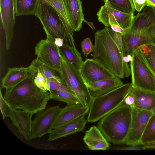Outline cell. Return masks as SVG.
Returning <instances> with one entry per match:
<instances>
[{
    "mask_svg": "<svg viewBox=\"0 0 155 155\" xmlns=\"http://www.w3.org/2000/svg\"><path fill=\"white\" fill-rule=\"evenodd\" d=\"M4 98L11 108L33 114L45 109L51 99L49 92L42 91L36 85L34 76L30 73L17 84L6 89Z\"/></svg>",
    "mask_w": 155,
    "mask_h": 155,
    "instance_id": "obj_1",
    "label": "cell"
},
{
    "mask_svg": "<svg viewBox=\"0 0 155 155\" xmlns=\"http://www.w3.org/2000/svg\"><path fill=\"white\" fill-rule=\"evenodd\" d=\"M108 28L105 27L95 33L93 59L114 76L120 78L127 77L131 74L130 68L124 61V56L112 39Z\"/></svg>",
    "mask_w": 155,
    "mask_h": 155,
    "instance_id": "obj_2",
    "label": "cell"
},
{
    "mask_svg": "<svg viewBox=\"0 0 155 155\" xmlns=\"http://www.w3.org/2000/svg\"><path fill=\"white\" fill-rule=\"evenodd\" d=\"M132 108L123 103L99 120L97 127L109 142L124 144L131 124Z\"/></svg>",
    "mask_w": 155,
    "mask_h": 155,
    "instance_id": "obj_3",
    "label": "cell"
},
{
    "mask_svg": "<svg viewBox=\"0 0 155 155\" xmlns=\"http://www.w3.org/2000/svg\"><path fill=\"white\" fill-rule=\"evenodd\" d=\"M132 87L128 83L108 93L93 97L89 107L87 121L96 122L121 104Z\"/></svg>",
    "mask_w": 155,
    "mask_h": 155,
    "instance_id": "obj_4",
    "label": "cell"
},
{
    "mask_svg": "<svg viewBox=\"0 0 155 155\" xmlns=\"http://www.w3.org/2000/svg\"><path fill=\"white\" fill-rule=\"evenodd\" d=\"M35 15L40 21L47 37L63 39L64 44L75 45L73 36L67 30L57 12L50 5L40 2Z\"/></svg>",
    "mask_w": 155,
    "mask_h": 155,
    "instance_id": "obj_5",
    "label": "cell"
},
{
    "mask_svg": "<svg viewBox=\"0 0 155 155\" xmlns=\"http://www.w3.org/2000/svg\"><path fill=\"white\" fill-rule=\"evenodd\" d=\"M61 57L62 63L60 75L61 78L77 97L81 104L90 107L93 97L90 93L80 70L74 67L61 55Z\"/></svg>",
    "mask_w": 155,
    "mask_h": 155,
    "instance_id": "obj_6",
    "label": "cell"
},
{
    "mask_svg": "<svg viewBox=\"0 0 155 155\" xmlns=\"http://www.w3.org/2000/svg\"><path fill=\"white\" fill-rule=\"evenodd\" d=\"M130 70L133 88L155 92V77L137 50L132 55Z\"/></svg>",
    "mask_w": 155,
    "mask_h": 155,
    "instance_id": "obj_7",
    "label": "cell"
},
{
    "mask_svg": "<svg viewBox=\"0 0 155 155\" xmlns=\"http://www.w3.org/2000/svg\"><path fill=\"white\" fill-rule=\"evenodd\" d=\"M36 59L60 74L61 66V58L59 48L53 40L49 38L41 39L35 48Z\"/></svg>",
    "mask_w": 155,
    "mask_h": 155,
    "instance_id": "obj_8",
    "label": "cell"
},
{
    "mask_svg": "<svg viewBox=\"0 0 155 155\" xmlns=\"http://www.w3.org/2000/svg\"><path fill=\"white\" fill-rule=\"evenodd\" d=\"M60 108V105L50 107L36 114L32 123L33 138L41 137L51 132Z\"/></svg>",
    "mask_w": 155,
    "mask_h": 155,
    "instance_id": "obj_9",
    "label": "cell"
},
{
    "mask_svg": "<svg viewBox=\"0 0 155 155\" xmlns=\"http://www.w3.org/2000/svg\"><path fill=\"white\" fill-rule=\"evenodd\" d=\"M153 112L134 107L132 108L130 128L124 144L141 145V140L146 125Z\"/></svg>",
    "mask_w": 155,
    "mask_h": 155,
    "instance_id": "obj_10",
    "label": "cell"
},
{
    "mask_svg": "<svg viewBox=\"0 0 155 155\" xmlns=\"http://www.w3.org/2000/svg\"><path fill=\"white\" fill-rule=\"evenodd\" d=\"M99 21L105 27L111 25H119L125 30L131 28L134 17V14L125 13L110 8L105 5L102 6L97 14Z\"/></svg>",
    "mask_w": 155,
    "mask_h": 155,
    "instance_id": "obj_11",
    "label": "cell"
},
{
    "mask_svg": "<svg viewBox=\"0 0 155 155\" xmlns=\"http://www.w3.org/2000/svg\"><path fill=\"white\" fill-rule=\"evenodd\" d=\"M1 22L5 32L6 48H9L14 35L15 25L14 0H0Z\"/></svg>",
    "mask_w": 155,
    "mask_h": 155,
    "instance_id": "obj_12",
    "label": "cell"
},
{
    "mask_svg": "<svg viewBox=\"0 0 155 155\" xmlns=\"http://www.w3.org/2000/svg\"><path fill=\"white\" fill-rule=\"evenodd\" d=\"M33 114L25 111L11 107L8 117L19 133L28 141L33 138L31 129Z\"/></svg>",
    "mask_w": 155,
    "mask_h": 155,
    "instance_id": "obj_13",
    "label": "cell"
},
{
    "mask_svg": "<svg viewBox=\"0 0 155 155\" xmlns=\"http://www.w3.org/2000/svg\"><path fill=\"white\" fill-rule=\"evenodd\" d=\"M87 83L96 81L114 76L107 69L92 59H86L80 69Z\"/></svg>",
    "mask_w": 155,
    "mask_h": 155,
    "instance_id": "obj_14",
    "label": "cell"
},
{
    "mask_svg": "<svg viewBox=\"0 0 155 155\" xmlns=\"http://www.w3.org/2000/svg\"><path fill=\"white\" fill-rule=\"evenodd\" d=\"M89 107L81 104H67L60 108L53 126V129L60 127L88 113Z\"/></svg>",
    "mask_w": 155,
    "mask_h": 155,
    "instance_id": "obj_15",
    "label": "cell"
},
{
    "mask_svg": "<svg viewBox=\"0 0 155 155\" xmlns=\"http://www.w3.org/2000/svg\"><path fill=\"white\" fill-rule=\"evenodd\" d=\"M85 116H82L60 127L53 129L49 133L48 140H54L84 130L88 122L85 119Z\"/></svg>",
    "mask_w": 155,
    "mask_h": 155,
    "instance_id": "obj_16",
    "label": "cell"
},
{
    "mask_svg": "<svg viewBox=\"0 0 155 155\" xmlns=\"http://www.w3.org/2000/svg\"><path fill=\"white\" fill-rule=\"evenodd\" d=\"M90 93L93 97L108 93L124 84L119 78L113 77L96 81L87 83Z\"/></svg>",
    "mask_w": 155,
    "mask_h": 155,
    "instance_id": "obj_17",
    "label": "cell"
},
{
    "mask_svg": "<svg viewBox=\"0 0 155 155\" xmlns=\"http://www.w3.org/2000/svg\"><path fill=\"white\" fill-rule=\"evenodd\" d=\"M83 140L88 149L91 150H105L110 146L109 142L95 126L91 127L85 131Z\"/></svg>",
    "mask_w": 155,
    "mask_h": 155,
    "instance_id": "obj_18",
    "label": "cell"
},
{
    "mask_svg": "<svg viewBox=\"0 0 155 155\" xmlns=\"http://www.w3.org/2000/svg\"><path fill=\"white\" fill-rule=\"evenodd\" d=\"M74 31H79L84 20L81 0H63Z\"/></svg>",
    "mask_w": 155,
    "mask_h": 155,
    "instance_id": "obj_19",
    "label": "cell"
},
{
    "mask_svg": "<svg viewBox=\"0 0 155 155\" xmlns=\"http://www.w3.org/2000/svg\"><path fill=\"white\" fill-rule=\"evenodd\" d=\"M135 98L134 107L140 109L155 112V92L132 88Z\"/></svg>",
    "mask_w": 155,
    "mask_h": 155,
    "instance_id": "obj_20",
    "label": "cell"
},
{
    "mask_svg": "<svg viewBox=\"0 0 155 155\" xmlns=\"http://www.w3.org/2000/svg\"><path fill=\"white\" fill-rule=\"evenodd\" d=\"M8 69L1 81L2 88L6 89L16 85L25 79L30 74L28 67L9 68Z\"/></svg>",
    "mask_w": 155,
    "mask_h": 155,
    "instance_id": "obj_21",
    "label": "cell"
},
{
    "mask_svg": "<svg viewBox=\"0 0 155 155\" xmlns=\"http://www.w3.org/2000/svg\"><path fill=\"white\" fill-rule=\"evenodd\" d=\"M60 55L74 67L80 70L84 62L81 54L75 46H71L64 44L59 48Z\"/></svg>",
    "mask_w": 155,
    "mask_h": 155,
    "instance_id": "obj_22",
    "label": "cell"
},
{
    "mask_svg": "<svg viewBox=\"0 0 155 155\" xmlns=\"http://www.w3.org/2000/svg\"><path fill=\"white\" fill-rule=\"evenodd\" d=\"M40 1L50 5L55 9L67 30L73 36L74 31L63 0H40Z\"/></svg>",
    "mask_w": 155,
    "mask_h": 155,
    "instance_id": "obj_23",
    "label": "cell"
},
{
    "mask_svg": "<svg viewBox=\"0 0 155 155\" xmlns=\"http://www.w3.org/2000/svg\"><path fill=\"white\" fill-rule=\"evenodd\" d=\"M16 16L35 15L40 0H14Z\"/></svg>",
    "mask_w": 155,
    "mask_h": 155,
    "instance_id": "obj_24",
    "label": "cell"
},
{
    "mask_svg": "<svg viewBox=\"0 0 155 155\" xmlns=\"http://www.w3.org/2000/svg\"><path fill=\"white\" fill-rule=\"evenodd\" d=\"M136 50L155 77V45H143Z\"/></svg>",
    "mask_w": 155,
    "mask_h": 155,
    "instance_id": "obj_25",
    "label": "cell"
},
{
    "mask_svg": "<svg viewBox=\"0 0 155 155\" xmlns=\"http://www.w3.org/2000/svg\"><path fill=\"white\" fill-rule=\"evenodd\" d=\"M31 64L39 69L48 81L58 82L66 85L58 72L36 58L32 61Z\"/></svg>",
    "mask_w": 155,
    "mask_h": 155,
    "instance_id": "obj_26",
    "label": "cell"
},
{
    "mask_svg": "<svg viewBox=\"0 0 155 155\" xmlns=\"http://www.w3.org/2000/svg\"><path fill=\"white\" fill-rule=\"evenodd\" d=\"M107 6L127 14H134L135 9L132 0H103Z\"/></svg>",
    "mask_w": 155,
    "mask_h": 155,
    "instance_id": "obj_27",
    "label": "cell"
},
{
    "mask_svg": "<svg viewBox=\"0 0 155 155\" xmlns=\"http://www.w3.org/2000/svg\"><path fill=\"white\" fill-rule=\"evenodd\" d=\"M51 99L62 101L67 104H81L80 102L74 94L65 91L50 90Z\"/></svg>",
    "mask_w": 155,
    "mask_h": 155,
    "instance_id": "obj_28",
    "label": "cell"
},
{
    "mask_svg": "<svg viewBox=\"0 0 155 155\" xmlns=\"http://www.w3.org/2000/svg\"><path fill=\"white\" fill-rule=\"evenodd\" d=\"M155 141V112L150 118L142 136L140 143L144 144Z\"/></svg>",
    "mask_w": 155,
    "mask_h": 155,
    "instance_id": "obj_29",
    "label": "cell"
},
{
    "mask_svg": "<svg viewBox=\"0 0 155 155\" xmlns=\"http://www.w3.org/2000/svg\"><path fill=\"white\" fill-rule=\"evenodd\" d=\"M28 67L30 73L34 76V81L36 85L42 91H49L48 80L46 78L39 69L31 64Z\"/></svg>",
    "mask_w": 155,
    "mask_h": 155,
    "instance_id": "obj_30",
    "label": "cell"
},
{
    "mask_svg": "<svg viewBox=\"0 0 155 155\" xmlns=\"http://www.w3.org/2000/svg\"><path fill=\"white\" fill-rule=\"evenodd\" d=\"M108 29L110 34L113 40L124 56H126V52L123 45V35L121 33L113 31L109 28Z\"/></svg>",
    "mask_w": 155,
    "mask_h": 155,
    "instance_id": "obj_31",
    "label": "cell"
},
{
    "mask_svg": "<svg viewBox=\"0 0 155 155\" xmlns=\"http://www.w3.org/2000/svg\"><path fill=\"white\" fill-rule=\"evenodd\" d=\"M81 44V51L85 57H87L91 52L94 51L95 46L93 44L89 38L84 39Z\"/></svg>",
    "mask_w": 155,
    "mask_h": 155,
    "instance_id": "obj_32",
    "label": "cell"
},
{
    "mask_svg": "<svg viewBox=\"0 0 155 155\" xmlns=\"http://www.w3.org/2000/svg\"><path fill=\"white\" fill-rule=\"evenodd\" d=\"M48 83L49 92L50 90H55L67 91L74 94L66 85L63 84L50 81H48Z\"/></svg>",
    "mask_w": 155,
    "mask_h": 155,
    "instance_id": "obj_33",
    "label": "cell"
},
{
    "mask_svg": "<svg viewBox=\"0 0 155 155\" xmlns=\"http://www.w3.org/2000/svg\"><path fill=\"white\" fill-rule=\"evenodd\" d=\"M0 108L3 119L8 117L11 109L3 96L1 89L0 90Z\"/></svg>",
    "mask_w": 155,
    "mask_h": 155,
    "instance_id": "obj_34",
    "label": "cell"
},
{
    "mask_svg": "<svg viewBox=\"0 0 155 155\" xmlns=\"http://www.w3.org/2000/svg\"><path fill=\"white\" fill-rule=\"evenodd\" d=\"M132 87L125 97L123 103L132 108L134 107L135 98L132 93Z\"/></svg>",
    "mask_w": 155,
    "mask_h": 155,
    "instance_id": "obj_35",
    "label": "cell"
},
{
    "mask_svg": "<svg viewBox=\"0 0 155 155\" xmlns=\"http://www.w3.org/2000/svg\"><path fill=\"white\" fill-rule=\"evenodd\" d=\"M134 8L138 13L147 6V0H132Z\"/></svg>",
    "mask_w": 155,
    "mask_h": 155,
    "instance_id": "obj_36",
    "label": "cell"
},
{
    "mask_svg": "<svg viewBox=\"0 0 155 155\" xmlns=\"http://www.w3.org/2000/svg\"><path fill=\"white\" fill-rule=\"evenodd\" d=\"M118 150H143L144 148L143 145L140 146L139 145H128V146L119 147L116 149Z\"/></svg>",
    "mask_w": 155,
    "mask_h": 155,
    "instance_id": "obj_37",
    "label": "cell"
},
{
    "mask_svg": "<svg viewBox=\"0 0 155 155\" xmlns=\"http://www.w3.org/2000/svg\"><path fill=\"white\" fill-rule=\"evenodd\" d=\"M111 29L114 31L122 34L123 35L125 34L129 30H125L118 25L115 24L111 25Z\"/></svg>",
    "mask_w": 155,
    "mask_h": 155,
    "instance_id": "obj_38",
    "label": "cell"
},
{
    "mask_svg": "<svg viewBox=\"0 0 155 155\" xmlns=\"http://www.w3.org/2000/svg\"><path fill=\"white\" fill-rule=\"evenodd\" d=\"M144 150L155 149V141L147 143L142 145Z\"/></svg>",
    "mask_w": 155,
    "mask_h": 155,
    "instance_id": "obj_39",
    "label": "cell"
},
{
    "mask_svg": "<svg viewBox=\"0 0 155 155\" xmlns=\"http://www.w3.org/2000/svg\"><path fill=\"white\" fill-rule=\"evenodd\" d=\"M55 44L58 48L62 46L64 44V40L60 38H55L54 40Z\"/></svg>",
    "mask_w": 155,
    "mask_h": 155,
    "instance_id": "obj_40",
    "label": "cell"
},
{
    "mask_svg": "<svg viewBox=\"0 0 155 155\" xmlns=\"http://www.w3.org/2000/svg\"><path fill=\"white\" fill-rule=\"evenodd\" d=\"M123 60L124 62L127 63L130 62L132 60V55L130 54H127L126 56L123 57Z\"/></svg>",
    "mask_w": 155,
    "mask_h": 155,
    "instance_id": "obj_41",
    "label": "cell"
},
{
    "mask_svg": "<svg viewBox=\"0 0 155 155\" xmlns=\"http://www.w3.org/2000/svg\"><path fill=\"white\" fill-rule=\"evenodd\" d=\"M147 6L155 8V0H147Z\"/></svg>",
    "mask_w": 155,
    "mask_h": 155,
    "instance_id": "obj_42",
    "label": "cell"
},
{
    "mask_svg": "<svg viewBox=\"0 0 155 155\" xmlns=\"http://www.w3.org/2000/svg\"><path fill=\"white\" fill-rule=\"evenodd\" d=\"M84 21L92 29H95V27L94 25L93 24L92 22H88L85 20H84Z\"/></svg>",
    "mask_w": 155,
    "mask_h": 155,
    "instance_id": "obj_43",
    "label": "cell"
},
{
    "mask_svg": "<svg viewBox=\"0 0 155 155\" xmlns=\"http://www.w3.org/2000/svg\"><path fill=\"white\" fill-rule=\"evenodd\" d=\"M154 37L155 38V26L154 30Z\"/></svg>",
    "mask_w": 155,
    "mask_h": 155,
    "instance_id": "obj_44",
    "label": "cell"
}]
</instances>
